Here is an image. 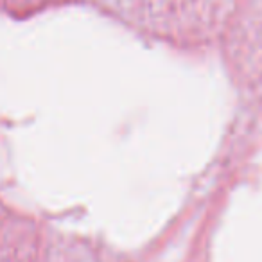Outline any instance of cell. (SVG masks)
Wrapping results in <instances>:
<instances>
[]
</instances>
